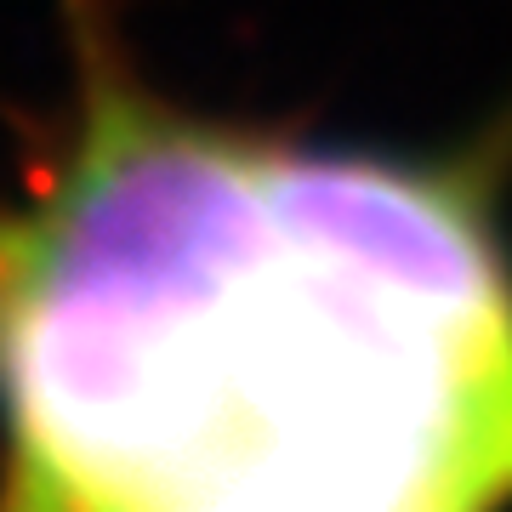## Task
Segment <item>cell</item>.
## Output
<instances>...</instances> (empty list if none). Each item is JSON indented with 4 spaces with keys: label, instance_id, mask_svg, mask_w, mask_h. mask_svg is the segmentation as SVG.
<instances>
[{
    "label": "cell",
    "instance_id": "obj_1",
    "mask_svg": "<svg viewBox=\"0 0 512 512\" xmlns=\"http://www.w3.org/2000/svg\"><path fill=\"white\" fill-rule=\"evenodd\" d=\"M0 410L35 512H501L512 268L450 171L92 80L0 211Z\"/></svg>",
    "mask_w": 512,
    "mask_h": 512
}]
</instances>
